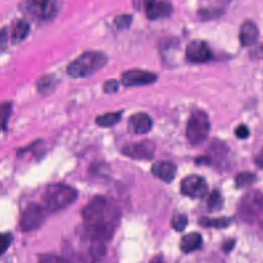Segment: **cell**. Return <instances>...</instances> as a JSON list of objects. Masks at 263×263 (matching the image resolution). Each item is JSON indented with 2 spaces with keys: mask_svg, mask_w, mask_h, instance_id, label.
<instances>
[{
  "mask_svg": "<svg viewBox=\"0 0 263 263\" xmlns=\"http://www.w3.org/2000/svg\"><path fill=\"white\" fill-rule=\"evenodd\" d=\"M12 241V235L10 233H0V255L7 251Z\"/></svg>",
  "mask_w": 263,
  "mask_h": 263,
  "instance_id": "cell-28",
  "label": "cell"
},
{
  "mask_svg": "<svg viewBox=\"0 0 263 263\" xmlns=\"http://www.w3.org/2000/svg\"><path fill=\"white\" fill-rule=\"evenodd\" d=\"M182 194L191 198H199L208 192L206 181L198 175H189L184 178L180 186Z\"/></svg>",
  "mask_w": 263,
  "mask_h": 263,
  "instance_id": "cell-9",
  "label": "cell"
},
{
  "mask_svg": "<svg viewBox=\"0 0 263 263\" xmlns=\"http://www.w3.org/2000/svg\"><path fill=\"white\" fill-rule=\"evenodd\" d=\"M118 87H119V84H118V81L115 80V79H110V80H107L104 84H103V90L107 93H113L115 91L118 90Z\"/></svg>",
  "mask_w": 263,
  "mask_h": 263,
  "instance_id": "cell-29",
  "label": "cell"
},
{
  "mask_svg": "<svg viewBox=\"0 0 263 263\" xmlns=\"http://www.w3.org/2000/svg\"><path fill=\"white\" fill-rule=\"evenodd\" d=\"M30 31L29 24L24 20H16L11 25L9 38L12 43H18L23 41Z\"/></svg>",
  "mask_w": 263,
  "mask_h": 263,
  "instance_id": "cell-17",
  "label": "cell"
},
{
  "mask_svg": "<svg viewBox=\"0 0 263 263\" xmlns=\"http://www.w3.org/2000/svg\"><path fill=\"white\" fill-rule=\"evenodd\" d=\"M255 181H256V175H254L253 173H250V172L239 173L235 177V185H236V187H239V188L247 187V186L253 184Z\"/></svg>",
  "mask_w": 263,
  "mask_h": 263,
  "instance_id": "cell-22",
  "label": "cell"
},
{
  "mask_svg": "<svg viewBox=\"0 0 263 263\" xmlns=\"http://www.w3.org/2000/svg\"><path fill=\"white\" fill-rule=\"evenodd\" d=\"M235 136L239 139H246L249 136V129L246 125L240 124L235 128Z\"/></svg>",
  "mask_w": 263,
  "mask_h": 263,
  "instance_id": "cell-31",
  "label": "cell"
},
{
  "mask_svg": "<svg viewBox=\"0 0 263 263\" xmlns=\"http://www.w3.org/2000/svg\"><path fill=\"white\" fill-rule=\"evenodd\" d=\"M132 22V16L129 14H121L115 17L114 24L116 25L117 28L119 29H126L129 27Z\"/></svg>",
  "mask_w": 263,
  "mask_h": 263,
  "instance_id": "cell-27",
  "label": "cell"
},
{
  "mask_svg": "<svg viewBox=\"0 0 263 263\" xmlns=\"http://www.w3.org/2000/svg\"><path fill=\"white\" fill-rule=\"evenodd\" d=\"M122 112H109V113H105L103 115H100L96 118V122L98 125L103 126V127H110L113 126L114 124H116L120 118H121Z\"/></svg>",
  "mask_w": 263,
  "mask_h": 263,
  "instance_id": "cell-18",
  "label": "cell"
},
{
  "mask_svg": "<svg viewBox=\"0 0 263 263\" xmlns=\"http://www.w3.org/2000/svg\"><path fill=\"white\" fill-rule=\"evenodd\" d=\"M234 243H235V240L234 239H228V240H226L224 243H223V250L225 251V252H230L232 249H233V247H234Z\"/></svg>",
  "mask_w": 263,
  "mask_h": 263,
  "instance_id": "cell-32",
  "label": "cell"
},
{
  "mask_svg": "<svg viewBox=\"0 0 263 263\" xmlns=\"http://www.w3.org/2000/svg\"><path fill=\"white\" fill-rule=\"evenodd\" d=\"M145 10L148 18L158 20L168 16L173 11V6L166 0H152L145 7Z\"/></svg>",
  "mask_w": 263,
  "mask_h": 263,
  "instance_id": "cell-13",
  "label": "cell"
},
{
  "mask_svg": "<svg viewBox=\"0 0 263 263\" xmlns=\"http://www.w3.org/2000/svg\"><path fill=\"white\" fill-rule=\"evenodd\" d=\"M54 78L53 77H49V76H45L42 77L39 82H38V89L41 92H48L50 91V89H52L54 87Z\"/></svg>",
  "mask_w": 263,
  "mask_h": 263,
  "instance_id": "cell-25",
  "label": "cell"
},
{
  "mask_svg": "<svg viewBox=\"0 0 263 263\" xmlns=\"http://www.w3.org/2000/svg\"><path fill=\"white\" fill-rule=\"evenodd\" d=\"M26 8L34 17L42 21L52 18L58 11L57 0H27Z\"/></svg>",
  "mask_w": 263,
  "mask_h": 263,
  "instance_id": "cell-7",
  "label": "cell"
},
{
  "mask_svg": "<svg viewBox=\"0 0 263 263\" xmlns=\"http://www.w3.org/2000/svg\"><path fill=\"white\" fill-rule=\"evenodd\" d=\"M152 119L144 112H138L132 115L127 122L128 130L133 134L143 135L148 133L152 127Z\"/></svg>",
  "mask_w": 263,
  "mask_h": 263,
  "instance_id": "cell-12",
  "label": "cell"
},
{
  "mask_svg": "<svg viewBox=\"0 0 263 263\" xmlns=\"http://www.w3.org/2000/svg\"><path fill=\"white\" fill-rule=\"evenodd\" d=\"M202 245V237L198 232H190L185 234L180 241V248L184 253H191L200 249Z\"/></svg>",
  "mask_w": 263,
  "mask_h": 263,
  "instance_id": "cell-16",
  "label": "cell"
},
{
  "mask_svg": "<svg viewBox=\"0 0 263 263\" xmlns=\"http://www.w3.org/2000/svg\"><path fill=\"white\" fill-rule=\"evenodd\" d=\"M258 36H259L258 28L253 22L247 21L241 25L240 32H239V39L243 46H250L256 43Z\"/></svg>",
  "mask_w": 263,
  "mask_h": 263,
  "instance_id": "cell-15",
  "label": "cell"
},
{
  "mask_svg": "<svg viewBox=\"0 0 263 263\" xmlns=\"http://www.w3.org/2000/svg\"><path fill=\"white\" fill-rule=\"evenodd\" d=\"M106 254V243L99 240H90L89 255L93 262H99Z\"/></svg>",
  "mask_w": 263,
  "mask_h": 263,
  "instance_id": "cell-20",
  "label": "cell"
},
{
  "mask_svg": "<svg viewBox=\"0 0 263 263\" xmlns=\"http://www.w3.org/2000/svg\"><path fill=\"white\" fill-rule=\"evenodd\" d=\"M12 112V105L11 103L5 102L0 104V130L4 129L7 125L8 119Z\"/></svg>",
  "mask_w": 263,
  "mask_h": 263,
  "instance_id": "cell-23",
  "label": "cell"
},
{
  "mask_svg": "<svg viewBox=\"0 0 263 263\" xmlns=\"http://www.w3.org/2000/svg\"><path fill=\"white\" fill-rule=\"evenodd\" d=\"M151 172L156 178L170 183L176 176L177 166L171 161H157L152 165Z\"/></svg>",
  "mask_w": 263,
  "mask_h": 263,
  "instance_id": "cell-14",
  "label": "cell"
},
{
  "mask_svg": "<svg viewBox=\"0 0 263 263\" xmlns=\"http://www.w3.org/2000/svg\"><path fill=\"white\" fill-rule=\"evenodd\" d=\"M186 58L192 63H204L213 58L212 50L208 43L200 39L192 40L186 46Z\"/></svg>",
  "mask_w": 263,
  "mask_h": 263,
  "instance_id": "cell-10",
  "label": "cell"
},
{
  "mask_svg": "<svg viewBox=\"0 0 263 263\" xmlns=\"http://www.w3.org/2000/svg\"><path fill=\"white\" fill-rule=\"evenodd\" d=\"M152 0H138V1H135L136 4H139L140 7H146Z\"/></svg>",
  "mask_w": 263,
  "mask_h": 263,
  "instance_id": "cell-33",
  "label": "cell"
},
{
  "mask_svg": "<svg viewBox=\"0 0 263 263\" xmlns=\"http://www.w3.org/2000/svg\"><path fill=\"white\" fill-rule=\"evenodd\" d=\"M262 211V195L259 191H251L242 196L238 204V214L240 218L252 223L260 217Z\"/></svg>",
  "mask_w": 263,
  "mask_h": 263,
  "instance_id": "cell-5",
  "label": "cell"
},
{
  "mask_svg": "<svg viewBox=\"0 0 263 263\" xmlns=\"http://www.w3.org/2000/svg\"><path fill=\"white\" fill-rule=\"evenodd\" d=\"M149 263H164L163 259L161 256H155L154 258L151 259V261Z\"/></svg>",
  "mask_w": 263,
  "mask_h": 263,
  "instance_id": "cell-34",
  "label": "cell"
},
{
  "mask_svg": "<svg viewBox=\"0 0 263 263\" xmlns=\"http://www.w3.org/2000/svg\"><path fill=\"white\" fill-rule=\"evenodd\" d=\"M187 224H188V218L185 214H175L171 221L172 227L178 232L183 231L186 228Z\"/></svg>",
  "mask_w": 263,
  "mask_h": 263,
  "instance_id": "cell-24",
  "label": "cell"
},
{
  "mask_svg": "<svg viewBox=\"0 0 263 263\" xmlns=\"http://www.w3.org/2000/svg\"><path fill=\"white\" fill-rule=\"evenodd\" d=\"M210 133V120L205 112L196 110L194 111L187 122L186 138L188 142L197 146L204 142Z\"/></svg>",
  "mask_w": 263,
  "mask_h": 263,
  "instance_id": "cell-4",
  "label": "cell"
},
{
  "mask_svg": "<svg viewBox=\"0 0 263 263\" xmlns=\"http://www.w3.org/2000/svg\"><path fill=\"white\" fill-rule=\"evenodd\" d=\"M156 80L157 75L152 72L140 69H130L121 75V81L125 86L147 85L155 82Z\"/></svg>",
  "mask_w": 263,
  "mask_h": 263,
  "instance_id": "cell-11",
  "label": "cell"
},
{
  "mask_svg": "<svg viewBox=\"0 0 263 263\" xmlns=\"http://www.w3.org/2000/svg\"><path fill=\"white\" fill-rule=\"evenodd\" d=\"M232 219L228 217L221 218H206L203 217L199 220V224L203 227H214V228H225L231 224Z\"/></svg>",
  "mask_w": 263,
  "mask_h": 263,
  "instance_id": "cell-19",
  "label": "cell"
},
{
  "mask_svg": "<svg viewBox=\"0 0 263 263\" xmlns=\"http://www.w3.org/2000/svg\"><path fill=\"white\" fill-rule=\"evenodd\" d=\"M82 219L90 240L107 243L120 218L119 210L103 196H95L82 210Z\"/></svg>",
  "mask_w": 263,
  "mask_h": 263,
  "instance_id": "cell-1",
  "label": "cell"
},
{
  "mask_svg": "<svg viewBox=\"0 0 263 263\" xmlns=\"http://www.w3.org/2000/svg\"><path fill=\"white\" fill-rule=\"evenodd\" d=\"M39 263H69L64 257L53 255V254H45L40 256Z\"/></svg>",
  "mask_w": 263,
  "mask_h": 263,
  "instance_id": "cell-26",
  "label": "cell"
},
{
  "mask_svg": "<svg viewBox=\"0 0 263 263\" xmlns=\"http://www.w3.org/2000/svg\"><path fill=\"white\" fill-rule=\"evenodd\" d=\"M155 144L150 140H143L137 143L125 145L122 148V153L133 159L148 160L154 156Z\"/></svg>",
  "mask_w": 263,
  "mask_h": 263,
  "instance_id": "cell-8",
  "label": "cell"
},
{
  "mask_svg": "<svg viewBox=\"0 0 263 263\" xmlns=\"http://www.w3.org/2000/svg\"><path fill=\"white\" fill-rule=\"evenodd\" d=\"M45 220V209L36 203H30L23 211L20 219V227L24 232L39 228Z\"/></svg>",
  "mask_w": 263,
  "mask_h": 263,
  "instance_id": "cell-6",
  "label": "cell"
},
{
  "mask_svg": "<svg viewBox=\"0 0 263 263\" xmlns=\"http://www.w3.org/2000/svg\"><path fill=\"white\" fill-rule=\"evenodd\" d=\"M223 206V198L218 190H214L211 192L208 198V209L211 212H216L221 210Z\"/></svg>",
  "mask_w": 263,
  "mask_h": 263,
  "instance_id": "cell-21",
  "label": "cell"
},
{
  "mask_svg": "<svg viewBox=\"0 0 263 263\" xmlns=\"http://www.w3.org/2000/svg\"><path fill=\"white\" fill-rule=\"evenodd\" d=\"M107 61V55L101 51H86L68 65L67 72L73 78H84L102 69Z\"/></svg>",
  "mask_w": 263,
  "mask_h": 263,
  "instance_id": "cell-2",
  "label": "cell"
},
{
  "mask_svg": "<svg viewBox=\"0 0 263 263\" xmlns=\"http://www.w3.org/2000/svg\"><path fill=\"white\" fill-rule=\"evenodd\" d=\"M77 198V190L66 184H51L42 194L43 208L49 212L65 209Z\"/></svg>",
  "mask_w": 263,
  "mask_h": 263,
  "instance_id": "cell-3",
  "label": "cell"
},
{
  "mask_svg": "<svg viewBox=\"0 0 263 263\" xmlns=\"http://www.w3.org/2000/svg\"><path fill=\"white\" fill-rule=\"evenodd\" d=\"M9 39V34H8V29L7 28H2L0 29V51L4 50L7 46Z\"/></svg>",
  "mask_w": 263,
  "mask_h": 263,
  "instance_id": "cell-30",
  "label": "cell"
}]
</instances>
